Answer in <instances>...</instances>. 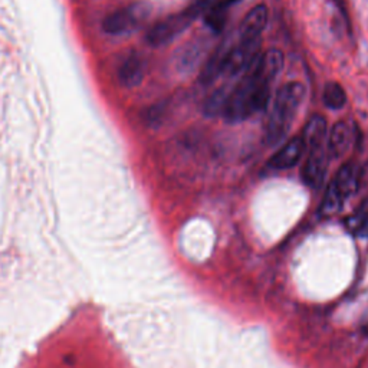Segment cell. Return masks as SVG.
<instances>
[{"label": "cell", "instance_id": "obj_18", "mask_svg": "<svg viewBox=\"0 0 368 368\" xmlns=\"http://www.w3.org/2000/svg\"><path fill=\"white\" fill-rule=\"evenodd\" d=\"M362 187H368V162L358 169V190Z\"/></svg>", "mask_w": 368, "mask_h": 368}, {"label": "cell", "instance_id": "obj_15", "mask_svg": "<svg viewBox=\"0 0 368 368\" xmlns=\"http://www.w3.org/2000/svg\"><path fill=\"white\" fill-rule=\"evenodd\" d=\"M203 49H204L203 42L187 43L179 54V62H177L179 68L184 69V71H189V69L191 71L197 65V62L203 54Z\"/></svg>", "mask_w": 368, "mask_h": 368}, {"label": "cell", "instance_id": "obj_17", "mask_svg": "<svg viewBox=\"0 0 368 368\" xmlns=\"http://www.w3.org/2000/svg\"><path fill=\"white\" fill-rule=\"evenodd\" d=\"M347 228L350 232L358 236H368V200H365L352 216L347 219Z\"/></svg>", "mask_w": 368, "mask_h": 368}, {"label": "cell", "instance_id": "obj_5", "mask_svg": "<svg viewBox=\"0 0 368 368\" xmlns=\"http://www.w3.org/2000/svg\"><path fill=\"white\" fill-rule=\"evenodd\" d=\"M148 4L137 2L108 15L102 22V29L108 35H126L138 29L150 16Z\"/></svg>", "mask_w": 368, "mask_h": 368}, {"label": "cell", "instance_id": "obj_13", "mask_svg": "<svg viewBox=\"0 0 368 368\" xmlns=\"http://www.w3.org/2000/svg\"><path fill=\"white\" fill-rule=\"evenodd\" d=\"M229 94H230V89H228V88L216 89L204 102V107H203L204 114L207 117L223 116V111L226 108V104L229 99Z\"/></svg>", "mask_w": 368, "mask_h": 368}, {"label": "cell", "instance_id": "obj_12", "mask_svg": "<svg viewBox=\"0 0 368 368\" xmlns=\"http://www.w3.org/2000/svg\"><path fill=\"white\" fill-rule=\"evenodd\" d=\"M331 183L342 194L344 199L352 196L358 190V167L355 166V163L348 162L342 165Z\"/></svg>", "mask_w": 368, "mask_h": 368}, {"label": "cell", "instance_id": "obj_11", "mask_svg": "<svg viewBox=\"0 0 368 368\" xmlns=\"http://www.w3.org/2000/svg\"><path fill=\"white\" fill-rule=\"evenodd\" d=\"M145 74V62L140 55H130L118 71V79L126 88H135L138 87Z\"/></svg>", "mask_w": 368, "mask_h": 368}, {"label": "cell", "instance_id": "obj_8", "mask_svg": "<svg viewBox=\"0 0 368 368\" xmlns=\"http://www.w3.org/2000/svg\"><path fill=\"white\" fill-rule=\"evenodd\" d=\"M269 12L265 5H256L249 13L243 18L239 26V35L242 40H252L259 39L262 32L265 30L268 25Z\"/></svg>", "mask_w": 368, "mask_h": 368}, {"label": "cell", "instance_id": "obj_9", "mask_svg": "<svg viewBox=\"0 0 368 368\" xmlns=\"http://www.w3.org/2000/svg\"><path fill=\"white\" fill-rule=\"evenodd\" d=\"M239 0H207L204 11V23L213 32L219 33L226 25L229 9Z\"/></svg>", "mask_w": 368, "mask_h": 368}, {"label": "cell", "instance_id": "obj_4", "mask_svg": "<svg viewBox=\"0 0 368 368\" xmlns=\"http://www.w3.org/2000/svg\"><path fill=\"white\" fill-rule=\"evenodd\" d=\"M206 6L207 0H199L197 4L189 9L155 23L147 33V42L152 46H162L172 42L174 38L183 33L200 13H204Z\"/></svg>", "mask_w": 368, "mask_h": 368}, {"label": "cell", "instance_id": "obj_19", "mask_svg": "<svg viewBox=\"0 0 368 368\" xmlns=\"http://www.w3.org/2000/svg\"><path fill=\"white\" fill-rule=\"evenodd\" d=\"M333 2L337 5V8L342 12V15L345 16V19L348 21V18H347V11H345V0H333Z\"/></svg>", "mask_w": 368, "mask_h": 368}, {"label": "cell", "instance_id": "obj_3", "mask_svg": "<svg viewBox=\"0 0 368 368\" xmlns=\"http://www.w3.org/2000/svg\"><path fill=\"white\" fill-rule=\"evenodd\" d=\"M303 98L305 87L301 82H288L277 92L267 120L265 141L268 145H277L286 137Z\"/></svg>", "mask_w": 368, "mask_h": 368}, {"label": "cell", "instance_id": "obj_1", "mask_svg": "<svg viewBox=\"0 0 368 368\" xmlns=\"http://www.w3.org/2000/svg\"><path fill=\"white\" fill-rule=\"evenodd\" d=\"M271 82L247 68L238 85L230 89L223 117L228 123L236 124L265 111L271 101Z\"/></svg>", "mask_w": 368, "mask_h": 368}, {"label": "cell", "instance_id": "obj_14", "mask_svg": "<svg viewBox=\"0 0 368 368\" xmlns=\"http://www.w3.org/2000/svg\"><path fill=\"white\" fill-rule=\"evenodd\" d=\"M344 201H345V199L342 197V194L335 189V186L333 183H330L328 190L325 191L321 207H320V215L324 218L337 215L342 208Z\"/></svg>", "mask_w": 368, "mask_h": 368}, {"label": "cell", "instance_id": "obj_2", "mask_svg": "<svg viewBox=\"0 0 368 368\" xmlns=\"http://www.w3.org/2000/svg\"><path fill=\"white\" fill-rule=\"evenodd\" d=\"M306 160L302 167V180L312 189H318L327 173L328 166V130L327 120L323 116H313L303 128L302 134Z\"/></svg>", "mask_w": 368, "mask_h": 368}, {"label": "cell", "instance_id": "obj_10", "mask_svg": "<svg viewBox=\"0 0 368 368\" xmlns=\"http://www.w3.org/2000/svg\"><path fill=\"white\" fill-rule=\"evenodd\" d=\"M351 133V126L345 121H338L331 128L327 140V148L328 154L334 157V159H340V157H342L348 151L352 141Z\"/></svg>", "mask_w": 368, "mask_h": 368}, {"label": "cell", "instance_id": "obj_16", "mask_svg": "<svg viewBox=\"0 0 368 368\" xmlns=\"http://www.w3.org/2000/svg\"><path fill=\"white\" fill-rule=\"evenodd\" d=\"M323 99H324V104L327 105L328 108L341 110L344 105L347 104V92H345V89L342 88L341 84L331 81L324 88Z\"/></svg>", "mask_w": 368, "mask_h": 368}, {"label": "cell", "instance_id": "obj_7", "mask_svg": "<svg viewBox=\"0 0 368 368\" xmlns=\"http://www.w3.org/2000/svg\"><path fill=\"white\" fill-rule=\"evenodd\" d=\"M305 152V143L302 135L289 140L278 152L274 154L268 162V169L271 170H288L299 163Z\"/></svg>", "mask_w": 368, "mask_h": 368}, {"label": "cell", "instance_id": "obj_6", "mask_svg": "<svg viewBox=\"0 0 368 368\" xmlns=\"http://www.w3.org/2000/svg\"><path fill=\"white\" fill-rule=\"evenodd\" d=\"M260 52V38L252 39V40H242L232 49H228L225 58H223V67H222V75L226 77H236L242 71H246L249 65L255 61V58Z\"/></svg>", "mask_w": 368, "mask_h": 368}]
</instances>
